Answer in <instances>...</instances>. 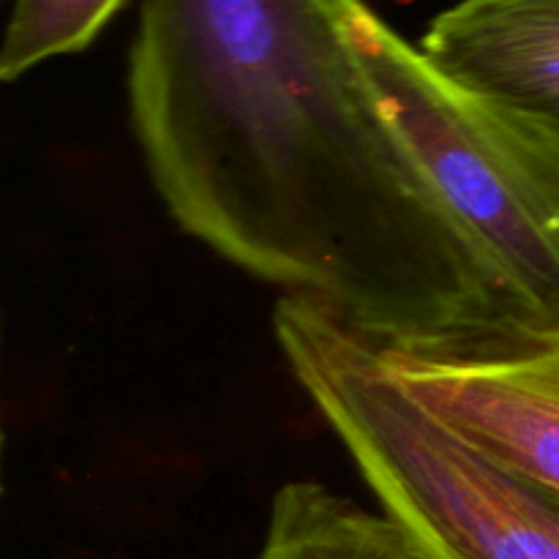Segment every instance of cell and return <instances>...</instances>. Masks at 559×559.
I'll list each match as a JSON object with an SVG mask.
<instances>
[{
    "label": "cell",
    "mask_w": 559,
    "mask_h": 559,
    "mask_svg": "<svg viewBox=\"0 0 559 559\" xmlns=\"http://www.w3.org/2000/svg\"><path fill=\"white\" fill-rule=\"evenodd\" d=\"M126 98L173 222L377 353L559 344L366 80L328 0H142Z\"/></svg>",
    "instance_id": "cell-1"
},
{
    "label": "cell",
    "mask_w": 559,
    "mask_h": 559,
    "mask_svg": "<svg viewBox=\"0 0 559 559\" xmlns=\"http://www.w3.org/2000/svg\"><path fill=\"white\" fill-rule=\"evenodd\" d=\"M273 333L382 516L431 559H559V497L437 424L388 377L377 349L287 295L273 306Z\"/></svg>",
    "instance_id": "cell-2"
},
{
    "label": "cell",
    "mask_w": 559,
    "mask_h": 559,
    "mask_svg": "<svg viewBox=\"0 0 559 559\" xmlns=\"http://www.w3.org/2000/svg\"><path fill=\"white\" fill-rule=\"evenodd\" d=\"M385 112L453 211L559 314V129L442 80L366 0H328Z\"/></svg>",
    "instance_id": "cell-3"
},
{
    "label": "cell",
    "mask_w": 559,
    "mask_h": 559,
    "mask_svg": "<svg viewBox=\"0 0 559 559\" xmlns=\"http://www.w3.org/2000/svg\"><path fill=\"white\" fill-rule=\"evenodd\" d=\"M437 424L506 473L559 497V344L513 353H377Z\"/></svg>",
    "instance_id": "cell-4"
},
{
    "label": "cell",
    "mask_w": 559,
    "mask_h": 559,
    "mask_svg": "<svg viewBox=\"0 0 559 559\" xmlns=\"http://www.w3.org/2000/svg\"><path fill=\"white\" fill-rule=\"evenodd\" d=\"M418 52L467 96L559 129V0H459L431 20Z\"/></svg>",
    "instance_id": "cell-5"
},
{
    "label": "cell",
    "mask_w": 559,
    "mask_h": 559,
    "mask_svg": "<svg viewBox=\"0 0 559 559\" xmlns=\"http://www.w3.org/2000/svg\"><path fill=\"white\" fill-rule=\"evenodd\" d=\"M257 559H431L382 513L317 480H287L271 500Z\"/></svg>",
    "instance_id": "cell-6"
},
{
    "label": "cell",
    "mask_w": 559,
    "mask_h": 559,
    "mask_svg": "<svg viewBox=\"0 0 559 559\" xmlns=\"http://www.w3.org/2000/svg\"><path fill=\"white\" fill-rule=\"evenodd\" d=\"M129 0H16L0 38V85L82 52Z\"/></svg>",
    "instance_id": "cell-7"
},
{
    "label": "cell",
    "mask_w": 559,
    "mask_h": 559,
    "mask_svg": "<svg viewBox=\"0 0 559 559\" xmlns=\"http://www.w3.org/2000/svg\"><path fill=\"white\" fill-rule=\"evenodd\" d=\"M0 467H3V426H0Z\"/></svg>",
    "instance_id": "cell-8"
}]
</instances>
